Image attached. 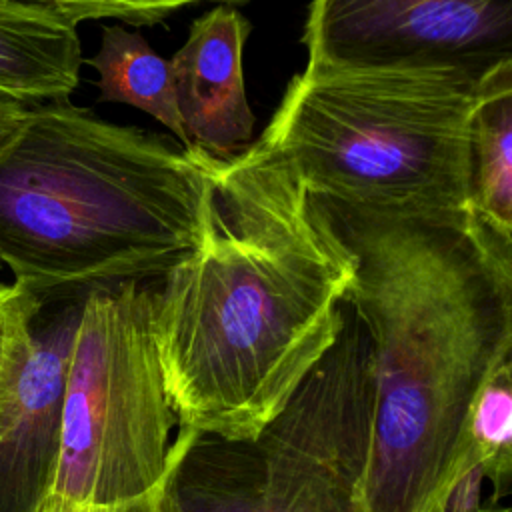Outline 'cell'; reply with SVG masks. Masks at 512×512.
<instances>
[{
	"mask_svg": "<svg viewBox=\"0 0 512 512\" xmlns=\"http://www.w3.org/2000/svg\"><path fill=\"white\" fill-rule=\"evenodd\" d=\"M356 258L296 170L256 142L216 158L202 248L152 288L178 428L254 440L344 326Z\"/></svg>",
	"mask_w": 512,
	"mask_h": 512,
	"instance_id": "cell-1",
	"label": "cell"
},
{
	"mask_svg": "<svg viewBox=\"0 0 512 512\" xmlns=\"http://www.w3.org/2000/svg\"><path fill=\"white\" fill-rule=\"evenodd\" d=\"M322 206L356 258L344 302L372 348L374 416L358 512H432L476 460L466 434L472 404L510 360L512 242L472 214Z\"/></svg>",
	"mask_w": 512,
	"mask_h": 512,
	"instance_id": "cell-2",
	"label": "cell"
},
{
	"mask_svg": "<svg viewBox=\"0 0 512 512\" xmlns=\"http://www.w3.org/2000/svg\"><path fill=\"white\" fill-rule=\"evenodd\" d=\"M216 158L70 98L30 106L0 148V262L42 306L162 280L206 240Z\"/></svg>",
	"mask_w": 512,
	"mask_h": 512,
	"instance_id": "cell-3",
	"label": "cell"
},
{
	"mask_svg": "<svg viewBox=\"0 0 512 512\" xmlns=\"http://www.w3.org/2000/svg\"><path fill=\"white\" fill-rule=\"evenodd\" d=\"M308 60L256 138L326 206L398 216L470 210L476 74L362 64L302 40Z\"/></svg>",
	"mask_w": 512,
	"mask_h": 512,
	"instance_id": "cell-4",
	"label": "cell"
},
{
	"mask_svg": "<svg viewBox=\"0 0 512 512\" xmlns=\"http://www.w3.org/2000/svg\"><path fill=\"white\" fill-rule=\"evenodd\" d=\"M374 416L372 348L344 302V326L254 440L178 428L162 512H358Z\"/></svg>",
	"mask_w": 512,
	"mask_h": 512,
	"instance_id": "cell-5",
	"label": "cell"
},
{
	"mask_svg": "<svg viewBox=\"0 0 512 512\" xmlns=\"http://www.w3.org/2000/svg\"><path fill=\"white\" fill-rule=\"evenodd\" d=\"M150 282L92 290L72 342L60 452L42 512L154 508L168 476L176 412L152 332Z\"/></svg>",
	"mask_w": 512,
	"mask_h": 512,
	"instance_id": "cell-6",
	"label": "cell"
},
{
	"mask_svg": "<svg viewBox=\"0 0 512 512\" xmlns=\"http://www.w3.org/2000/svg\"><path fill=\"white\" fill-rule=\"evenodd\" d=\"M302 40L350 62L456 66L482 76L512 58V2L318 0Z\"/></svg>",
	"mask_w": 512,
	"mask_h": 512,
	"instance_id": "cell-7",
	"label": "cell"
},
{
	"mask_svg": "<svg viewBox=\"0 0 512 512\" xmlns=\"http://www.w3.org/2000/svg\"><path fill=\"white\" fill-rule=\"evenodd\" d=\"M84 298L48 304L32 322L28 360L12 402L0 412V512H42L62 428V402Z\"/></svg>",
	"mask_w": 512,
	"mask_h": 512,
	"instance_id": "cell-8",
	"label": "cell"
},
{
	"mask_svg": "<svg viewBox=\"0 0 512 512\" xmlns=\"http://www.w3.org/2000/svg\"><path fill=\"white\" fill-rule=\"evenodd\" d=\"M250 20L234 4L198 16L170 62L182 128L212 156L228 158L252 144L256 118L244 86V46Z\"/></svg>",
	"mask_w": 512,
	"mask_h": 512,
	"instance_id": "cell-9",
	"label": "cell"
},
{
	"mask_svg": "<svg viewBox=\"0 0 512 512\" xmlns=\"http://www.w3.org/2000/svg\"><path fill=\"white\" fill-rule=\"evenodd\" d=\"M74 0H0V96L26 106L68 100L80 82Z\"/></svg>",
	"mask_w": 512,
	"mask_h": 512,
	"instance_id": "cell-10",
	"label": "cell"
},
{
	"mask_svg": "<svg viewBox=\"0 0 512 512\" xmlns=\"http://www.w3.org/2000/svg\"><path fill=\"white\" fill-rule=\"evenodd\" d=\"M470 210L512 242V58L478 78L470 120Z\"/></svg>",
	"mask_w": 512,
	"mask_h": 512,
	"instance_id": "cell-11",
	"label": "cell"
},
{
	"mask_svg": "<svg viewBox=\"0 0 512 512\" xmlns=\"http://www.w3.org/2000/svg\"><path fill=\"white\" fill-rule=\"evenodd\" d=\"M86 64L98 74V102H120L140 108L166 126L182 148H192L182 128L170 62L156 54L140 32L120 24L104 26L100 48Z\"/></svg>",
	"mask_w": 512,
	"mask_h": 512,
	"instance_id": "cell-12",
	"label": "cell"
},
{
	"mask_svg": "<svg viewBox=\"0 0 512 512\" xmlns=\"http://www.w3.org/2000/svg\"><path fill=\"white\" fill-rule=\"evenodd\" d=\"M468 448L492 484L508 494L512 480V362L500 364L480 388L468 418Z\"/></svg>",
	"mask_w": 512,
	"mask_h": 512,
	"instance_id": "cell-13",
	"label": "cell"
},
{
	"mask_svg": "<svg viewBox=\"0 0 512 512\" xmlns=\"http://www.w3.org/2000/svg\"><path fill=\"white\" fill-rule=\"evenodd\" d=\"M44 306L24 288L0 284V412L12 402L28 360L32 322Z\"/></svg>",
	"mask_w": 512,
	"mask_h": 512,
	"instance_id": "cell-14",
	"label": "cell"
},
{
	"mask_svg": "<svg viewBox=\"0 0 512 512\" xmlns=\"http://www.w3.org/2000/svg\"><path fill=\"white\" fill-rule=\"evenodd\" d=\"M186 2H112V0H74L80 22L98 18H118L130 26L158 24L178 10L186 8Z\"/></svg>",
	"mask_w": 512,
	"mask_h": 512,
	"instance_id": "cell-15",
	"label": "cell"
},
{
	"mask_svg": "<svg viewBox=\"0 0 512 512\" xmlns=\"http://www.w3.org/2000/svg\"><path fill=\"white\" fill-rule=\"evenodd\" d=\"M484 482L482 466L470 460L444 490L432 512H486V508L480 506Z\"/></svg>",
	"mask_w": 512,
	"mask_h": 512,
	"instance_id": "cell-16",
	"label": "cell"
},
{
	"mask_svg": "<svg viewBox=\"0 0 512 512\" xmlns=\"http://www.w3.org/2000/svg\"><path fill=\"white\" fill-rule=\"evenodd\" d=\"M26 104L16 102L12 98L0 96V148L12 138V134L18 130V126L22 124V120L28 114Z\"/></svg>",
	"mask_w": 512,
	"mask_h": 512,
	"instance_id": "cell-17",
	"label": "cell"
},
{
	"mask_svg": "<svg viewBox=\"0 0 512 512\" xmlns=\"http://www.w3.org/2000/svg\"><path fill=\"white\" fill-rule=\"evenodd\" d=\"M54 512H114L106 508H72V510H54Z\"/></svg>",
	"mask_w": 512,
	"mask_h": 512,
	"instance_id": "cell-18",
	"label": "cell"
},
{
	"mask_svg": "<svg viewBox=\"0 0 512 512\" xmlns=\"http://www.w3.org/2000/svg\"><path fill=\"white\" fill-rule=\"evenodd\" d=\"M126 512H162V510H160V504H158L154 508H132V510H126Z\"/></svg>",
	"mask_w": 512,
	"mask_h": 512,
	"instance_id": "cell-19",
	"label": "cell"
},
{
	"mask_svg": "<svg viewBox=\"0 0 512 512\" xmlns=\"http://www.w3.org/2000/svg\"><path fill=\"white\" fill-rule=\"evenodd\" d=\"M486 512H510V508H486Z\"/></svg>",
	"mask_w": 512,
	"mask_h": 512,
	"instance_id": "cell-20",
	"label": "cell"
}]
</instances>
